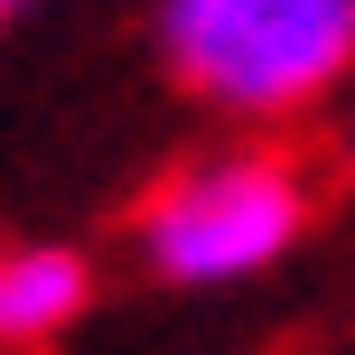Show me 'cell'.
<instances>
[{"label": "cell", "mask_w": 355, "mask_h": 355, "mask_svg": "<svg viewBox=\"0 0 355 355\" xmlns=\"http://www.w3.org/2000/svg\"><path fill=\"white\" fill-rule=\"evenodd\" d=\"M159 66L225 122H290L355 75V0H159Z\"/></svg>", "instance_id": "1"}, {"label": "cell", "mask_w": 355, "mask_h": 355, "mask_svg": "<svg viewBox=\"0 0 355 355\" xmlns=\"http://www.w3.org/2000/svg\"><path fill=\"white\" fill-rule=\"evenodd\" d=\"M94 300V262L75 243H0V355L56 346Z\"/></svg>", "instance_id": "3"}, {"label": "cell", "mask_w": 355, "mask_h": 355, "mask_svg": "<svg viewBox=\"0 0 355 355\" xmlns=\"http://www.w3.org/2000/svg\"><path fill=\"white\" fill-rule=\"evenodd\" d=\"M37 10V0H0V28H10V19H28Z\"/></svg>", "instance_id": "4"}, {"label": "cell", "mask_w": 355, "mask_h": 355, "mask_svg": "<svg viewBox=\"0 0 355 355\" xmlns=\"http://www.w3.org/2000/svg\"><path fill=\"white\" fill-rule=\"evenodd\" d=\"M318 187L290 150H206L131 206V252L159 290H234L290 262Z\"/></svg>", "instance_id": "2"}]
</instances>
